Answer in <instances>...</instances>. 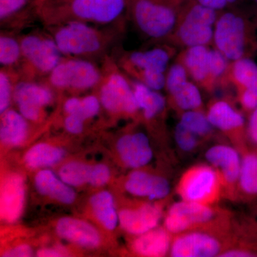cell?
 <instances>
[{
    "mask_svg": "<svg viewBox=\"0 0 257 257\" xmlns=\"http://www.w3.org/2000/svg\"><path fill=\"white\" fill-rule=\"evenodd\" d=\"M246 132L248 143L257 150V108L248 114Z\"/></svg>",
    "mask_w": 257,
    "mask_h": 257,
    "instance_id": "obj_41",
    "label": "cell"
},
{
    "mask_svg": "<svg viewBox=\"0 0 257 257\" xmlns=\"http://www.w3.org/2000/svg\"><path fill=\"white\" fill-rule=\"evenodd\" d=\"M208 119L218 131L231 141L239 152L248 146L247 132L242 112L226 99H214L206 111Z\"/></svg>",
    "mask_w": 257,
    "mask_h": 257,
    "instance_id": "obj_13",
    "label": "cell"
},
{
    "mask_svg": "<svg viewBox=\"0 0 257 257\" xmlns=\"http://www.w3.org/2000/svg\"><path fill=\"white\" fill-rule=\"evenodd\" d=\"M239 152L241 161L238 200H253L257 198V150L247 147Z\"/></svg>",
    "mask_w": 257,
    "mask_h": 257,
    "instance_id": "obj_25",
    "label": "cell"
},
{
    "mask_svg": "<svg viewBox=\"0 0 257 257\" xmlns=\"http://www.w3.org/2000/svg\"><path fill=\"white\" fill-rule=\"evenodd\" d=\"M234 225L232 214L226 209L183 200L171 206L164 223V226L173 235L192 230L231 227Z\"/></svg>",
    "mask_w": 257,
    "mask_h": 257,
    "instance_id": "obj_8",
    "label": "cell"
},
{
    "mask_svg": "<svg viewBox=\"0 0 257 257\" xmlns=\"http://www.w3.org/2000/svg\"><path fill=\"white\" fill-rule=\"evenodd\" d=\"M34 0H0V20L5 23H23L35 14Z\"/></svg>",
    "mask_w": 257,
    "mask_h": 257,
    "instance_id": "obj_32",
    "label": "cell"
},
{
    "mask_svg": "<svg viewBox=\"0 0 257 257\" xmlns=\"http://www.w3.org/2000/svg\"><path fill=\"white\" fill-rule=\"evenodd\" d=\"M163 214V206L158 203H144L121 209L119 222L128 234L140 235L158 226Z\"/></svg>",
    "mask_w": 257,
    "mask_h": 257,
    "instance_id": "obj_16",
    "label": "cell"
},
{
    "mask_svg": "<svg viewBox=\"0 0 257 257\" xmlns=\"http://www.w3.org/2000/svg\"><path fill=\"white\" fill-rule=\"evenodd\" d=\"M132 0H34L36 17L45 26L77 21L94 25L122 23Z\"/></svg>",
    "mask_w": 257,
    "mask_h": 257,
    "instance_id": "obj_1",
    "label": "cell"
},
{
    "mask_svg": "<svg viewBox=\"0 0 257 257\" xmlns=\"http://www.w3.org/2000/svg\"><path fill=\"white\" fill-rule=\"evenodd\" d=\"M56 231L62 239L83 247L95 248L100 243L99 231L92 224L81 219L61 218L56 225Z\"/></svg>",
    "mask_w": 257,
    "mask_h": 257,
    "instance_id": "obj_21",
    "label": "cell"
},
{
    "mask_svg": "<svg viewBox=\"0 0 257 257\" xmlns=\"http://www.w3.org/2000/svg\"><path fill=\"white\" fill-rule=\"evenodd\" d=\"M173 236L165 226H157L143 234L137 235L132 243V250L140 256H165L170 254Z\"/></svg>",
    "mask_w": 257,
    "mask_h": 257,
    "instance_id": "obj_22",
    "label": "cell"
},
{
    "mask_svg": "<svg viewBox=\"0 0 257 257\" xmlns=\"http://www.w3.org/2000/svg\"><path fill=\"white\" fill-rule=\"evenodd\" d=\"M175 140L179 148L184 152L195 151L203 142L202 139L192 133L180 121L175 126Z\"/></svg>",
    "mask_w": 257,
    "mask_h": 257,
    "instance_id": "obj_37",
    "label": "cell"
},
{
    "mask_svg": "<svg viewBox=\"0 0 257 257\" xmlns=\"http://www.w3.org/2000/svg\"><path fill=\"white\" fill-rule=\"evenodd\" d=\"M85 121L75 115H66L64 120V126L69 133L79 135L84 131Z\"/></svg>",
    "mask_w": 257,
    "mask_h": 257,
    "instance_id": "obj_40",
    "label": "cell"
},
{
    "mask_svg": "<svg viewBox=\"0 0 257 257\" xmlns=\"http://www.w3.org/2000/svg\"><path fill=\"white\" fill-rule=\"evenodd\" d=\"M175 52V47L164 43L148 50L124 52L116 62L130 79L160 91L165 88V72Z\"/></svg>",
    "mask_w": 257,
    "mask_h": 257,
    "instance_id": "obj_6",
    "label": "cell"
},
{
    "mask_svg": "<svg viewBox=\"0 0 257 257\" xmlns=\"http://www.w3.org/2000/svg\"><path fill=\"white\" fill-rule=\"evenodd\" d=\"M22 49L19 37L2 31L0 35V64L2 67L18 70L21 64Z\"/></svg>",
    "mask_w": 257,
    "mask_h": 257,
    "instance_id": "obj_33",
    "label": "cell"
},
{
    "mask_svg": "<svg viewBox=\"0 0 257 257\" xmlns=\"http://www.w3.org/2000/svg\"><path fill=\"white\" fill-rule=\"evenodd\" d=\"M101 106L98 95L88 94L82 97L71 96L66 99L63 109L66 115H75L86 121L97 116Z\"/></svg>",
    "mask_w": 257,
    "mask_h": 257,
    "instance_id": "obj_31",
    "label": "cell"
},
{
    "mask_svg": "<svg viewBox=\"0 0 257 257\" xmlns=\"http://www.w3.org/2000/svg\"><path fill=\"white\" fill-rule=\"evenodd\" d=\"M241 234L240 226L192 230L174 235L170 256L220 257L232 246Z\"/></svg>",
    "mask_w": 257,
    "mask_h": 257,
    "instance_id": "obj_7",
    "label": "cell"
},
{
    "mask_svg": "<svg viewBox=\"0 0 257 257\" xmlns=\"http://www.w3.org/2000/svg\"><path fill=\"white\" fill-rule=\"evenodd\" d=\"M205 158L219 176L223 197L231 201H237L241 161L239 150L234 146L216 145L206 152Z\"/></svg>",
    "mask_w": 257,
    "mask_h": 257,
    "instance_id": "obj_15",
    "label": "cell"
},
{
    "mask_svg": "<svg viewBox=\"0 0 257 257\" xmlns=\"http://www.w3.org/2000/svg\"><path fill=\"white\" fill-rule=\"evenodd\" d=\"M91 207L97 220L105 229L112 231L119 222L114 197L107 191L96 193L90 199Z\"/></svg>",
    "mask_w": 257,
    "mask_h": 257,
    "instance_id": "obj_29",
    "label": "cell"
},
{
    "mask_svg": "<svg viewBox=\"0 0 257 257\" xmlns=\"http://www.w3.org/2000/svg\"><path fill=\"white\" fill-rule=\"evenodd\" d=\"M25 197L23 177L18 174L8 176L2 184V219L10 223L18 220L23 212Z\"/></svg>",
    "mask_w": 257,
    "mask_h": 257,
    "instance_id": "obj_20",
    "label": "cell"
},
{
    "mask_svg": "<svg viewBox=\"0 0 257 257\" xmlns=\"http://www.w3.org/2000/svg\"><path fill=\"white\" fill-rule=\"evenodd\" d=\"M92 166L78 162H71L61 167L60 179L70 187H80L89 182Z\"/></svg>",
    "mask_w": 257,
    "mask_h": 257,
    "instance_id": "obj_35",
    "label": "cell"
},
{
    "mask_svg": "<svg viewBox=\"0 0 257 257\" xmlns=\"http://www.w3.org/2000/svg\"><path fill=\"white\" fill-rule=\"evenodd\" d=\"M199 4L217 12L236 8L241 0H195Z\"/></svg>",
    "mask_w": 257,
    "mask_h": 257,
    "instance_id": "obj_39",
    "label": "cell"
},
{
    "mask_svg": "<svg viewBox=\"0 0 257 257\" xmlns=\"http://www.w3.org/2000/svg\"><path fill=\"white\" fill-rule=\"evenodd\" d=\"M139 110L147 121L159 119L165 114L167 99L159 91L150 89L143 83L130 79Z\"/></svg>",
    "mask_w": 257,
    "mask_h": 257,
    "instance_id": "obj_23",
    "label": "cell"
},
{
    "mask_svg": "<svg viewBox=\"0 0 257 257\" xmlns=\"http://www.w3.org/2000/svg\"><path fill=\"white\" fill-rule=\"evenodd\" d=\"M22 49L21 64L18 68L20 79H45L63 59L55 40L46 32H32L19 36Z\"/></svg>",
    "mask_w": 257,
    "mask_h": 257,
    "instance_id": "obj_10",
    "label": "cell"
},
{
    "mask_svg": "<svg viewBox=\"0 0 257 257\" xmlns=\"http://www.w3.org/2000/svg\"><path fill=\"white\" fill-rule=\"evenodd\" d=\"M32 248L27 244L19 245L4 253V256L25 257L32 256Z\"/></svg>",
    "mask_w": 257,
    "mask_h": 257,
    "instance_id": "obj_42",
    "label": "cell"
},
{
    "mask_svg": "<svg viewBox=\"0 0 257 257\" xmlns=\"http://www.w3.org/2000/svg\"><path fill=\"white\" fill-rule=\"evenodd\" d=\"M65 156L64 150L47 143H39L25 154V163L29 168L39 169L58 164Z\"/></svg>",
    "mask_w": 257,
    "mask_h": 257,
    "instance_id": "obj_30",
    "label": "cell"
},
{
    "mask_svg": "<svg viewBox=\"0 0 257 257\" xmlns=\"http://www.w3.org/2000/svg\"><path fill=\"white\" fill-rule=\"evenodd\" d=\"M169 104L178 114L184 111L204 110L202 94L196 83L184 81L167 89Z\"/></svg>",
    "mask_w": 257,
    "mask_h": 257,
    "instance_id": "obj_26",
    "label": "cell"
},
{
    "mask_svg": "<svg viewBox=\"0 0 257 257\" xmlns=\"http://www.w3.org/2000/svg\"><path fill=\"white\" fill-rule=\"evenodd\" d=\"M110 176V170L107 166L102 164L92 166L88 183L93 187H101L109 182Z\"/></svg>",
    "mask_w": 257,
    "mask_h": 257,
    "instance_id": "obj_38",
    "label": "cell"
},
{
    "mask_svg": "<svg viewBox=\"0 0 257 257\" xmlns=\"http://www.w3.org/2000/svg\"><path fill=\"white\" fill-rule=\"evenodd\" d=\"M124 22L99 28L82 22H67L46 26V31L55 40L64 57L90 60L104 55L117 40Z\"/></svg>",
    "mask_w": 257,
    "mask_h": 257,
    "instance_id": "obj_2",
    "label": "cell"
},
{
    "mask_svg": "<svg viewBox=\"0 0 257 257\" xmlns=\"http://www.w3.org/2000/svg\"><path fill=\"white\" fill-rule=\"evenodd\" d=\"M184 0H132L128 15L139 32L165 42L175 30Z\"/></svg>",
    "mask_w": 257,
    "mask_h": 257,
    "instance_id": "obj_5",
    "label": "cell"
},
{
    "mask_svg": "<svg viewBox=\"0 0 257 257\" xmlns=\"http://www.w3.org/2000/svg\"><path fill=\"white\" fill-rule=\"evenodd\" d=\"M208 46H196L183 49L177 62L184 66L193 82L208 93L214 92L211 81L210 60Z\"/></svg>",
    "mask_w": 257,
    "mask_h": 257,
    "instance_id": "obj_19",
    "label": "cell"
},
{
    "mask_svg": "<svg viewBox=\"0 0 257 257\" xmlns=\"http://www.w3.org/2000/svg\"><path fill=\"white\" fill-rule=\"evenodd\" d=\"M37 255L38 256L43 257H56L63 256L64 253L62 251H58L56 248H42L37 251Z\"/></svg>",
    "mask_w": 257,
    "mask_h": 257,
    "instance_id": "obj_43",
    "label": "cell"
},
{
    "mask_svg": "<svg viewBox=\"0 0 257 257\" xmlns=\"http://www.w3.org/2000/svg\"><path fill=\"white\" fill-rule=\"evenodd\" d=\"M179 115V121L202 140H209L214 136L216 128L208 119L206 111H187Z\"/></svg>",
    "mask_w": 257,
    "mask_h": 257,
    "instance_id": "obj_34",
    "label": "cell"
},
{
    "mask_svg": "<svg viewBox=\"0 0 257 257\" xmlns=\"http://www.w3.org/2000/svg\"><path fill=\"white\" fill-rule=\"evenodd\" d=\"M116 151L122 163L135 170L148 165L153 158L150 140L141 132L122 135L116 143Z\"/></svg>",
    "mask_w": 257,
    "mask_h": 257,
    "instance_id": "obj_18",
    "label": "cell"
},
{
    "mask_svg": "<svg viewBox=\"0 0 257 257\" xmlns=\"http://www.w3.org/2000/svg\"><path fill=\"white\" fill-rule=\"evenodd\" d=\"M253 3H254L255 5L257 7V0H252Z\"/></svg>",
    "mask_w": 257,
    "mask_h": 257,
    "instance_id": "obj_44",
    "label": "cell"
},
{
    "mask_svg": "<svg viewBox=\"0 0 257 257\" xmlns=\"http://www.w3.org/2000/svg\"><path fill=\"white\" fill-rule=\"evenodd\" d=\"M28 120L20 111L8 109L1 114L0 139L7 146H20L28 137Z\"/></svg>",
    "mask_w": 257,
    "mask_h": 257,
    "instance_id": "obj_28",
    "label": "cell"
},
{
    "mask_svg": "<svg viewBox=\"0 0 257 257\" xmlns=\"http://www.w3.org/2000/svg\"><path fill=\"white\" fill-rule=\"evenodd\" d=\"M231 84L236 92L257 89V64L253 58H242L230 62L221 84Z\"/></svg>",
    "mask_w": 257,
    "mask_h": 257,
    "instance_id": "obj_24",
    "label": "cell"
},
{
    "mask_svg": "<svg viewBox=\"0 0 257 257\" xmlns=\"http://www.w3.org/2000/svg\"><path fill=\"white\" fill-rule=\"evenodd\" d=\"M219 13L195 0H184L175 30L165 44L183 49L213 45Z\"/></svg>",
    "mask_w": 257,
    "mask_h": 257,
    "instance_id": "obj_4",
    "label": "cell"
},
{
    "mask_svg": "<svg viewBox=\"0 0 257 257\" xmlns=\"http://www.w3.org/2000/svg\"><path fill=\"white\" fill-rule=\"evenodd\" d=\"M101 69L102 78L96 88L101 106L116 116L136 117L140 110L130 77L107 55L104 57Z\"/></svg>",
    "mask_w": 257,
    "mask_h": 257,
    "instance_id": "obj_9",
    "label": "cell"
},
{
    "mask_svg": "<svg viewBox=\"0 0 257 257\" xmlns=\"http://www.w3.org/2000/svg\"><path fill=\"white\" fill-rule=\"evenodd\" d=\"M101 78V67L92 61L64 57L44 82L54 90L82 92L97 88Z\"/></svg>",
    "mask_w": 257,
    "mask_h": 257,
    "instance_id": "obj_11",
    "label": "cell"
},
{
    "mask_svg": "<svg viewBox=\"0 0 257 257\" xmlns=\"http://www.w3.org/2000/svg\"><path fill=\"white\" fill-rule=\"evenodd\" d=\"M20 79L16 69L2 67L0 70V113L3 114L10 109L15 84Z\"/></svg>",
    "mask_w": 257,
    "mask_h": 257,
    "instance_id": "obj_36",
    "label": "cell"
},
{
    "mask_svg": "<svg viewBox=\"0 0 257 257\" xmlns=\"http://www.w3.org/2000/svg\"><path fill=\"white\" fill-rule=\"evenodd\" d=\"M35 187L42 195L46 196L65 204H72L76 194L68 184L58 178L52 171L43 170L37 172L35 178Z\"/></svg>",
    "mask_w": 257,
    "mask_h": 257,
    "instance_id": "obj_27",
    "label": "cell"
},
{
    "mask_svg": "<svg viewBox=\"0 0 257 257\" xmlns=\"http://www.w3.org/2000/svg\"><path fill=\"white\" fill-rule=\"evenodd\" d=\"M176 192L186 202L214 206L223 197L219 176L210 165L199 164L185 171L179 179Z\"/></svg>",
    "mask_w": 257,
    "mask_h": 257,
    "instance_id": "obj_12",
    "label": "cell"
},
{
    "mask_svg": "<svg viewBox=\"0 0 257 257\" xmlns=\"http://www.w3.org/2000/svg\"><path fill=\"white\" fill-rule=\"evenodd\" d=\"M124 188L135 197L145 198L150 201L163 200L170 193V184L167 179L139 169L127 176Z\"/></svg>",
    "mask_w": 257,
    "mask_h": 257,
    "instance_id": "obj_17",
    "label": "cell"
},
{
    "mask_svg": "<svg viewBox=\"0 0 257 257\" xmlns=\"http://www.w3.org/2000/svg\"><path fill=\"white\" fill-rule=\"evenodd\" d=\"M213 45L230 62L253 58L257 55V18L236 8L220 12Z\"/></svg>",
    "mask_w": 257,
    "mask_h": 257,
    "instance_id": "obj_3",
    "label": "cell"
},
{
    "mask_svg": "<svg viewBox=\"0 0 257 257\" xmlns=\"http://www.w3.org/2000/svg\"><path fill=\"white\" fill-rule=\"evenodd\" d=\"M54 91L44 81L20 79L15 85L13 101L25 119L37 122L43 119L45 107L53 102Z\"/></svg>",
    "mask_w": 257,
    "mask_h": 257,
    "instance_id": "obj_14",
    "label": "cell"
}]
</instances>
